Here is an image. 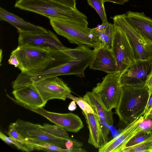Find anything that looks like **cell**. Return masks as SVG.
<instances>
[{"label": "cell", "instance_id": "1", "mask_svg": "<svg viewBox=\"0 0 152 152\" xmlns=\"http://www.w3.org/2000/svg\"><path fill=\"white\" fill-rule=\"evenodd\" d=\"M149 96L148 88L122 86L119 102L115 108L120 121L128 125L143 116Z\"/></svg>", "mask_w": 152, "mask_h": 152}, {"label": "cell", "instance_id": "2", "mask_svg": "<svg viewBox=\"0 0 152 152\" xmlns=\"http://www.w3.org/2000/svg\"><path fill=\"white\" fill-rule=\"evenodd\" d=\"M15 7L42 15L46 17L71 20L88 24L87 17L74 9L50 0H18Z\"/></svg>", "mask_w": 152, "mask_h": 152}, {"label": "cell", "instance_id": "3", "mask_svg": "<svg viewBox=\"0 0 152 152\" xmlns=\"http://www.w3.org/2000/svg\"><path fill=\"white\" fill-rule=\"evenodd\" d=\"M53 29L70 42L78 46L85 45L94 48L101 44L91 32L88 24L71 20L48 18Z\"/></svg>", "mask_w": 152, "mask_h": 152}, {"label": "cell", "instance_id": "4", "mask_svg": "<svg viewBox=\"0 0 152 152\" xmlns=\"http://www.w3.org/2000/svg\"><path fill=\"white\" fill-rule=\"evenodd\" d=\"M53 50H47L28 46H18L11 53L18 58V68L21 72L32 75L42 72L50 61Z\"/></svg>", "mask_w": 152, "mask_h": 152}, {"label": "cell", "instance_id": "5", "mask_svg": "<svg viewBox=\"0 0 152 152\" xmlns=\"http://www.w3.org/2000/svg\"><path fill=\"white\" fill-rule=\"evenodd\" d=\"M113 24L125 34L132 49L135 60L152 59V43L141 34L131 23L124 14L113 18Z\"/></svg>", "mask_w": 152, "mask_h": 152}, {"label": "cell", "instance_id": "6", "mask_svg": "<svg viewBox=\"0 0 152 152\" xmlns=\"http://www.w3.org/2000/svg\"><path fill=\"white\" fill-rule=\"evenodd\" d=\"M123 73L116 72L108 74L92 89V91L108 111L115 109L119 102L122 87L120 79Z\"/></svg>", "mask_w": 152, "mask_h": 152}, {"label": "cell", "instance_id": "7", "mask_svg": "<svg viewBox=\"0 0 152 152\" xmlns=\"http://www.w3.org/2000/svg\"><path fill=\"white\" fill-rule=\"evenodd\" d=\"M114 26L111 50L116 62V72L123 73L135 61L134 56L125 33L119 27Z\"/></svg>", "mask_w": 152, "mask_h": 152}, {"label": "cell", "instance_id": "8", "mask_svg": "<svg viewBox=\"0 0 152 152\" xmlns=\"http://www.w3.org/2000/svg\"><path fill=\"white\" fill-rule=\"evenodd\" d=\"M9 126L15 129L26 139L45 142L66 149L65 144L68 139L53 136L45 131L41 125L20 119L10 124Z\"/></svg>", "mask_w": 152, "mask_h": 152}, {"label": "cell", "instance_id": "9", "mask_svg": "<svg viewBox=\"0 0 152 152\" xmlns=\"http://www.w3.org/2000/svg\"><path fill=\"white\" fill-rule=\"evenodd\" d=\"M18 43L19 46H28L49 50L67 48L50 30L45 33H19Z\"/></svg>", "mask_w": 152, "mask_h": 152}, {"label": "cell", "instance_id": "10", "mask_svg": "<svg viewBox=\"0 0 152 152\" xmlns=\"http://www.w3.org/2000/svg\"><path fill=\"white\" fill-rule=\"evenodd\" d=\"M20 106L45 117L51 122L58 125L66 131L76 133L84 127L80 118L72 113H59L49 112L43 107L33 108L20 103Z\"/></svg>", "mask_w": 152, "mask_h": 152}, {"label": "cell", "instance_id": "11", "mask_svg": "<svg viewBox=\"0 0 152 152\" xmlns=\"http://www.w3.org/2000/svg\"><path fill=\"white\" fill-rule=\"evenodd\" d=\"M152 71V59L135 60L122 74V86L141 87L145 86L147 77Z\"/></svg>", "mask_w": 152, "mask_h": 152}, {"label": "cell", "instance_id": "12", "mask_svg": "<svg viewBox=\"0 0 152 152\" xmlns=\"http://www.w3.org/2000/svg\"><path fill=\"white\" fill-rule=\"evenodd\" d=\"M34 84L46 103L53 99L64 101L71 92L67 85L57 77L43 79Z\"/></svg>", "mask_w": 152, "mask_h": 152}, {"label": "cell", "instance_id": "13", "mask_svg": "<svg viewBox=\"0 0 152 152\" xmlns=\"http://www.w3.org/2000/svg\"><path fill=\"white\" fill-rule=\"evenodd\" d=\"M144 120L143 116L127 126L117 136L99 148V152H122L128 142L134 136L144 129L141 124Z\"/></svg>", "mask_w": 152, "mask_h": 152}, {"label": "cell", "instance_id": "14", "mask_svg": "<svg viewBox=\"0 0 152 152\" xmlns=\"http://www.w3.org/2000/svg\"><path fill=\"white\" fill-rule=\"evenodd\" d=\"M94 56L90 69L104 72L108 74L116 72L117 64L111 49L101 45L94 48Z\"/></svg>", "mask_w": 152, "mask_h": 152}, {"label": "cell", "instance_id": "15", "mask_svg": "<svg viewBox=\"0 0 152 152\" xmlns=\"http://www.w3.org/2000/svg\"><path fill=\"white\" fill-rule=\"evenodd\" d=\"M12 94L17 101L31 107H42L47 103L34 84L14 89Z\"/></svg>", "mask_w": 152, "mask_h": 152}, {"label": "cell", "instance_id": "16", "mask_svg": "<svg viewBox=\"0 0 152 152\" xmlns=\"http://www.w3.org/2000/svg\"><path fill=\"white\" fill-rule=\"evenodd\" d=\"M0 20L7 22L18 31L19 33H45L46 28L24 20L17 15L0 7Z\"/></svg>", "mask_w": 152, "mask_h": 152}, {"label": "cell", "instance_id": "17", "mask_svg": "<svg viewBox=\"0 0 152 152\" xmlns=\"http://www.w3.org/2000/svg\"><path fill=\"white\" fill-rule=\"evenodd\" d=\"M126 14L132 25L152 43V18L143 12L129 11Z\"/></svg>", "mask_w": 152, "mask_h": 152}, {"label": "cell", "instance_id": "18", "mask_svg": "<svg viewBox=\"0 0 152 152\" xmlns=\"http://www.w3.org/2000/svg\"><path fill=\"white\" fill-rule=\"evenodd\" d=\"M89 130V143L96 148L100 146L101 128L98 115L95 113H88L82 111Z\"/></svg>", "mask_w": 152, "mask_h": 152}, {"label": "cell", "instance_id": "19", "mask_svg": "<svg viewBox=\"0 0 152 152\" xmlns=\"http://www.w3.org/2000/svg\"><path fill=\"white\" fill-rule=\"evenodd\" d=\"M26 139L25 144L31 151L37 150L49 152H65L66 149L45 142Z\"/></svg>", "mask_w": 152, "mask_h": 152}, {"label": "cell", "instance_id": "20", "mask_svg": "<svg viewBox=\"0 0 152 152\" xmlns=\"http://www.w3.org/2000/svg\"><path fill=\"white\" fill-rule=\"evenodd\" d=\"M114 26L108 23L97 38L102 45L111 49L113 39Z\"/></svg>", "mask_w": 152, "mask_h": 152}, {"label": "cell", "instance_id": "21", "mask_svg": "<svg viewBox=\"0 0 152 152\" xmlns=\"http://www.w3.org/2000/svg\"><path fill=\"white\" fill-rule=\"evenodd\" d=\"M42 129L49 134L54 137L62 139H68L70 137L66 131L61 127L55 124L52 125L44 124L41 125Z\"/></svg>", "mask_w": 152, "mask_h": 152}, {"label": "cell", "instance_id": "22", "mask_svg": "<svg viewBox=\"0 0 152 152\" xmlns=\"http://www.w3.org/2000/svg\"><path fill=\"white\" fill-rule=\"evenodd\" d=\"M152 138V134L151 131L144 130L142 131L131 139L126 144L125 149L133 147Z\"/></svg>", "mask_w": 152, "mask_h": 152}, {"label": "cell", "instance_id": "23", "mask_svg": "<svg viewBox=\"0 0 152 152\" xmlns=\"http://www.w3.org/2000/svg\"><path fill=\"white\" fill-rule=\"evenodd\" d=\"M152 152V138L145 141L133 147L126 148L122 152Z\"/></svg>", "mask_w": 152, "mask_h": 152}, {"label": "cell", "instance_id": "24", "mask_svg": "<svg viewBox=\"0 0 152 152\" xmlns=\"http://www.w3.org/2000/svg\"><path fill=\"white\" fill-rule=\"evenodd\" d=\"M88 4L97 12L102 19V23L108 22L106 14L104 3L102 0H87Z\"/></svg>", "mask_w": 152, "mask_h": 152}, {"label": "cell", "instance_id": "25", "mask_svg": "<svg viewBox=\"0 0 152 152\" xmlns=\"http://www.w3.org/2000/svg\"><path fill=\"white\" fill-rule=\"evenodd\" d=\"M67 98L74 101L82 111L88 113H95L91 106L83 97H77L71 93L68 96Z\"/></svg>", "mask_w": 152, "mask_h": 152}, {"label": "cell", "instance_id": "26", "mask_svg": "<svg viewBox=\"0 0 152 152\" xmlns=\"http://www.w3.org/2000/svg\"><path fill=\"white\" fill-rule=\"evenodd\" d=\"M0 139L6 143L14 145L18 149L26 152H30L29 148L25 145L18 141L12 138L8 137L1 132H0Z\"/></svg>", "mask_w": 152, "mask_h": 152}, {"label": "cell", "instance_id": "27", "mask_svg": "<svg viewBox=\"0 0 152 152\" xmlns=\"http://www.w3.org/2000/svg\"><path fill=\"white\" fill-rule=\"evenodd\" d=\"M7 134L9 137L25 145L26 139L13 127L9 126Z\"/></svg>", "mask_w": 152, "mask_h": 152}, {"label": "cell", "instance_id": "28", "mask_svg": "<svg viewBox=\"0 0 152 152\" xmlns=\"http://www.w3.org/2000/svg\"><path fill=\"white\" fill-rule=\"evenodd\" d=\"M148 98L144 112V120L147 119L152 111V87L148 88Z\"/></svg>", "mask_w": 152, "mask_h": 152}, {"label": "cell", "instance_id": "29", "mask_svg": "<svg viewBox=\"0 0 152 152\" xmlns=\"http://www.w3.org/2000/svg\"><path fill=\"white\" fill-rule=\"evenodd\" d=\"M62 5L74 9L76 8V0H50Z\"/></svg>", "mask_w": 152, "mask_h": 152}, {"label": "cell", "instance_id": "30", "mask_svg": "<svg viewBox=\"0 0 152 152\" xmlns=\"http://www.w3.org/2000/svg\"><path fill=\"white\" fill-rule=\"evenodd\" d=\"M8 62L9 64L14 66L15 67H18L19 64L18 60L15 54L11 53Z\"/></svg>", "mask_w": 152, "mask_h": 152}, {"label": "cell", "instance_id": "31", "mask_svg": "<svg viewBox=\"0 0 152 152\" xmlns=\"http://www.w3.org/2000/svg\"><path fill=\"white\" fill-rule=\"evenodd\" d=\"M129 0H102L104 2L108 1L114 3L120 4H124L126 2H127Z\"/></svg>", "mask_w": 152, "mask_h": 152}, {"label": "cell", "instance_id": "32", "mask_svg": "<svg viewBox=\"0 0 152 152\" xmlns=\"http://www.w3.org/2000/svg\"><path fill=\"white\" fill-rule=\"evenodd\" d=\"M145 86L149 88L152 87V71L148 76Z\"/></svg>", "mask_w": 152, "mask_h": 152}, {"label": "cell", "instance_id": "33", "mask_svg": "<svg viewBox=\"0 0 152 152\" xmlns=\"http://www.w3.org/2000/svg\"><path fill=\"white\" fill-rule=\"evenodd\" d=\"M65 152H85L86 151L81 147L74 148L71 149H66Z\"/></svg>", "mask_w": 152, "mask_h": 152}, {"label": "cell", "instance_id": "34", "mask_svg": "<svg viewBox=\"0 0 152 152\" xmlns=\"http://www.w3.org/2000/svg\"><path fill=\"white\" fill-rule=\"evenodd\" d=\"M68 108L70 111H72L75 110L77 108L75 102L74 100L72 101L69 104Z\"/></svg>", "mask_w": 152, "mask_h": 152}, {"label": "cell", "instance_id": "35", "mask_svg": "<svg viewBox=\"0 0 152 152\" xmlns=\"http://www.w3.org/2000/svg\"><path fill=\"white\" fill-rule=\"evenodd\" d=\"M151 118V119H152V112H151L149 116V117H148V118Z\"/></svg>", "mask_w": 152, "mask_h": 152}, {"label": "cell", "instance_id": "36", "mask_svg": "<svg viewBox=\"0 0 152 152\" xmlns=\"http://www.w3.org/2000/svg\"><path fill=\"white\" fill-rule=\"evenodd\" d=\"M151 131L152 134V130H151Z\"/></svg>", "mask_w": 152, "mask_h": 152}]
</instances>
